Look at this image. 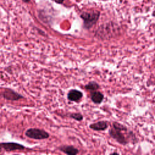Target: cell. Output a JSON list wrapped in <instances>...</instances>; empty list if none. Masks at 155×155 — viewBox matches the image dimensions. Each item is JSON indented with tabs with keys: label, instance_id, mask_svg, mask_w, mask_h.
<instances>
[{
	"label": "cell",
	"instance_id": "6da1fadb",
	"mask_svg": "<svg viewBox=\"0 0 155 155\" xmlns=\"http://www.w3.org/2000/svg\"><path fill=\"white\" fill-rule=\"evenodd\" d=\"M123 131H127V128L124 125L117 122H113L112 127L109 130L110 136L114 139L117 142L122 145H126L128 143L129 140L125 137Z\"/></svg>",
	"mask_w": 155,
	"mask_h": 155
},
{
	"label": "cell",
	"instance_id": "30bf717a",
	"mask_svg": "<svg viewBox=\"0 0 155 155\" xmlns=\"http://www.w3.org/2000/svg\"><path fill=\"white\" fill-rule=\"evenodd\" d=\"M84 88L87 90L90 91L91 92L94 91H96L97 90H98L100 88L99 85L94 81H90L87 84H86L84 87Z\"/></svg>",
	"mask_w": 155,
	"mask_h": 155
},
{
	"label": "cell",
	"instance_id": "2e32d148",
	"mask_svg": "<svg viewBox=\"0 0 155 155\" xmlns=\"http://www.w3.org/2000/svg\"><path fill=\"white\" fill-rule=\"evenodd\" d=\"M0 17H1V14H0Z\"/></svg>",
	"mask_w": 155,
	"mask_h": 155
},
{
	"label": "cell",
	"instance_id": "5b68a950",
	"mask_svg": "<svg viewBox=\"0 0 155 155\" xmlns=\"http://www.w3.org/2000/svg\"><path fill=\"white\" fill-rule=\"evenodd\" d=\"M25 147L20 143L16 142H2L0 143V149L6 151H13L16 150H23Z\"/></svg>",
	"mask_w": 155,
	"mask_h": 155
},
{
	"label": "cell",
	"instance_id": "4fadbf2b",
	"mask_svg": "<svg viewBox=\"0 0 155 155\" xmlns=\"http://www.w3.org/2000/svg\"><path fill=\"white\" fill-rule=\"evenodd\" d=\"M24 2H25V3H28V2H29L30 1V0H22Z\"/></svg>",
	"mask_w": 155,
	"mask_h": 155
},
{
	"label": "cell",
	"instance_id": "3957f363",
	"mask_svg": "<svg viewBox=\"0 0 155 155\" xmlns=\"http://www.w3.org/2000/svg\"><path fill=\"white\" fill-rule=\"evenodd\" d=\"M25 134L27 137L35 140L45 139L50 137V134L48 132L43 129L37 128H30L27 129L25 132Z\"/></svg>",
	"mask_w": 155,
	"mask_h": 155
},
{
	"label": "cell",
	"instance_id": "9a60e30c",
	"mask_svg": "<svg viewBox=\"0 0 155 155\" xmlns=\"http://www.w3.org/2000/svg\"><path fill=\"white\" fill-rule=\"evenodd\" d=\"M103 1H107V0H103Z\"/></svg>",
	"mask_w": 155,
	"mask_h": 155
},
{
	"label": "cell",
	"instance_id": "ba28073f",
	"mask_svg": "<svg viewBox=\"0 0 155 155\" xmlns=\"http://www.w3.org/2000/svg\"><path fill=\"white\" fill-rule=\"evenodd\" d=\"M58 149L64 153L66 154L69 155H76L79 153V150L76 148L74 147L72 145H63L58 148Z\"/></svg>",
	"mask_w": 155,
	"mask_h": 155
},
{
	"label": "cell",
	"instance_id": "277c9868",
	"mask_svg": "<svg viewBox=\"0 0 155 155\" xmlns=\"http://www.w3.org/2000/svg\"><path fill=\"white\" fill-rule=\"evenodd\" d=\"M1 94L4 99L11 101H16L24 98V97L22 94L18 93V92H16L11 88H5L4 90L2 92Z\"/></svg>",
	"mask_w": 155,
	"mask_h": 155
},
{
	"label": "cell",
	"instance_id": "8fae6325",
	"mask_svg": "<svg viewBox=\"0 0 155 155\" xmlns=\"http://www.w3.org/2000/svg\"><path fill=\"white\" fill-rule=\"evenodd\" d=\"M69 116L71 118H72L76 120H78V121H81L84 119L83 115L80 113H71L69 115Z\"/></svg>",
	"mask_w": 155,
	"mask_h": 155
},
{
	"label": "cell",
	"instance_id": "7c38bea8",
	"mask_svg": "<svg viewBox=\"0 0 155 155\" xmlns=\"http://www.w3.org/2000/svg\"><path fill=\"white\" fill-rule=\"evenodd\" d=\"M53 1H54V2H56V4H62L64 1V0H51Z\"/></svg>",
	"mask_w": 155,
	"mask_h": 155
},
{
	"label": "cell",
	"instance_id": "52a82bcc",
	"mask_svg": "<svg viewBox=\"0 0 155 155\" xmlns=\"http://www.w3.org/2000/svg\"><path fill=\"white\" fill-rule=\"evenodd\" d=\"M108 127V122L106 120H100L89 125L90 128L94 131H104Z\"/></svg>",
	"mask_w": 155,
	"mask_h": 155
},
{
	"label": "cell",
	"instance_id": "8992f818",
	"mask_svg": "<svg viewBox=\"0 0 155 155\" xmlns=\"http://www.w3.org/2000/svg\"><path fill=\"white\" fill-rule=\"evenodd\" d=\"M83 93L76 89L70 90L67 94V98L71 102H79L82 97Z\"/></svg>",
	"mask_w": 155,
	"mask_h": 155
},
{
	"label": "cell",
	"instance_id": "9c48e42d",
	"mask_svg": "<svg viewBox=\"0 0 155 155\" xmlns=\"http://www.w3.org/2000/svg\"><path fill=\"white\" fill-rule=\"evenodd\" d=\"M91 100L96 104H100L104 99V94L98 91H94L91 92Z\"/></svg>",
	"mask_w": 155,
	"mask_h": 155
},
{
	"label": "cell",
	"instance_id": "7a4b0ae2",
	"mask_svg": "<svg viewBox=\"0 0 155 155\" xmlns=\"http://www.w3.org/2000/svg\"><path fill=\"white\" fill-rule=\"evenodd\" d=\"M100 16L99 11L85 12L81 14L80 17L83 21V27L85 29H90L97 22Z\"/></svg>",
	"mask_w": 155,
	"mask_h": 155
},
{
	"label": "cell",
	"instance_id": "5bb4252c",
	"mask_svg": "<svg viewBox=\"0 0 155 155\" xmlns=\"http://www.w3.org/2000/svg\"><path fill=\"white\" fill-rule=\"evenodd\" d=\"M153 16H155V12H153Z\"/></svg>",
	"mask_w": 155,
	"mask_h": 155
}]
</instances>
